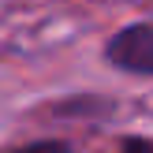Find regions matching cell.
<instances>
[{"instance_id":"1","label":"cell","mask_w":153,"mask_h":153,"mask_svg":"<svg viewBox=\"0 0 153 153\" xmlns=\"http://www.w3.org/2000/svg\"><path fill=\"white\" fill-rule=\"evenodd\" d=\"M105 60L123 75L153 79V19L127 22L123 30H116L105 45Z\"/></svg>"},{"instance_id":"2","label":"cell","mask_w":153,"mask_h":153,"mask_svg":"<svg viewBox=\"0 0 153 153\" xmlns=\"http://www.w3.org/2000/svg\"><path fill=\"white\" fill-rule=\"evenodd\" d=\"M4 153H71V142H64V138H37V142H26V146H15V149H4Z\"/></svg>"},{"instance_id":"3","label":"cell","mask_w":153,"mask_h":153,"mask_svg":"<svg viewBox=\"0 0 153 153\" xmlns=\"http://www.w3.org/2000/svg\"><path fill=\"white\" fill-rule=\"evenodd\" d=\"M120 149H123V153H153V142H149V138H138V134H131V138L120 142Z\"/></svg>"}]
</instances>
